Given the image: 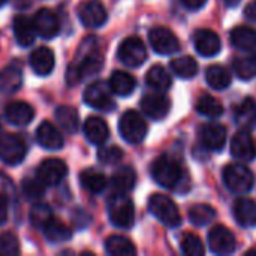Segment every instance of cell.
Instances as JSON below:
<instances>
[{
    "label": "cell",
    "mask_w": 256,
    "mask_h": 256,
    "mask_svg": "<svg viewBox=\"0 0 256 256\" xmlns=\"http://www.w3.org/2000/svg\"><path fill=\"white\" fill-rule=\"evenodd\" d=\"M98 42L96 38L90 36L87 38L82 45H81V52L76 57V62L72 63V66L69 68L68 72V82L69 84H76L81 80L98 74L102 69V63H104V57L102 54L98 51L96 48Z\"/></svg>",
    "instance_id": "cell-1"
},
{
    "label": "cell",
    "mask_w": 256,
    "mask_h": 256,
    "mask_svg": "<svg viewBox=\"0 0 256 256\" xmlns=\"http://www.w3.org/2000/svg\"><path fill=\"white\" fill-rule=\"evenodd\" d=\"M153 180L168 189L176 188L180 180L183 178V171L182 166L177 160H174L170 156H159L150 168Z\"/></svg>",
    "instance_id": "cell-2"
},
{
    "label": "cell",
    "mask_w": 256,
    "mask_h": 256,
    "mask_svg": "<svg viewBox=\"0 0 256 256\" xmlns=\"http://www.w3.org/2000/svg\"><path fill=\"white\" fill-rule=\"evenodd\" d=\"M148 210L168 228H177L182 224V216L176 202L164 194H154L150 196Z\"/></svg>",
    "instance_id": "cell-3"
},
{
    "label": "cell",
    "mask_w": 256,
    "mask_h": 256,
    "mask_svg": "<svg viewBox=\"0 0 256 256\" xmlns=\"http://www.w3.org/2000/svg\"><path fill=\"white\" fill-rule=\"evenodd\" d=\"M108 216L114 226L120 230H129L135 222L134 202L126 196V194H117L108 202Z\"/></svg>",
    "instance_id": "cell-4"
},
{
    "label": "cell",
    "mask_w": 256,
    "mask_h": 256,
    "mask_svg": "<svg viewBox=\"0 0 256 256\" xmlns=\"http://www.w3.org/2000/svg\"><path fill=\"white\" fill-rule=\"evenodd\" d=\"M224 183L231 192L243 195L254 188L255 178L252 171L244 165L230 164L224 168Z\"/></svg>",
    "instance_id": "cell-5"
},
{
    "label": "cell",
    "mask_w": 256,
    "mask_h": 256,
    "mask_svg": "<svg viewBox=\"0 0 256 256\" xmlns=\"http://www.w3.org/2000/svg\"><path fill=\"white\" fill-rule=\"evenodd\" d=\"M118 130L129 144H140L147 135V123L140 112L129 110L120 117Z\"/></svg>",
    "instance_id": "cell-6"
},
{
    "label": "cell",
    "mask_w": 256,
    "mask_h": 256,
    "mask_svg": "<svg viewBox=\"0 0 256 256\" xmlns=\"http://www.w3.org/2000/svg\"><path fill=\"white\" fill-rule=\"evenodd\" d=\"M117 56L123 64L129 68H140L147 60V48L140 38L130 36L120 44Z\"/></svg>",
    "instance_id": "cell-7"
},
{
    "label": "cell",
    "mask_w": 256,
    "mask_h": 256,
    "mask_svg": "<svg viewBox=\"0 0 256 256\" xmlns=\"http://www.w3.org/2000/svg\"><path fill=\"white\" fill-rule=\"evenodd\" d=\"M84 102L99 111H112L116 108V102L111 96L110 84H105L104 81H96L90 84L84 92Z\"/></svg>",
    "instance_id": "cell-8"
},
{
    "label": "cell",
    "mask_w": 256,
    "mask_h": 256,
    "mask_svg": "<svg viewBox=\"0 0 256 256\" xmlns=\"http://www.w3.org/2000/svg\"><path fill=\"white\" fill-rule=\"evenodd\" d=\"M27 153V144L15 134H4L0 136V159L6 165H18Z\"/></svg>",
    "instance_id": "cell-9"
},
{
    "label": "cell",
    "mask_w": 256,
    "mask_h": 256,
    "mask_svg": "<svg viewBox=\"0 0 256 256\" xmlns=\"http://www.w3.org/2000/svg\"><path fill=\"white\" fill-rule=\"evenodd\" d=\"M208 246L216 255H231L237 248V240L226 226L216 225L208 232Z\"/></svg>",
    "instance_id": "cell-10"
},
{
    "label": "cell",
    "mask_w": 256,
    "mask_h": 256,
    "mask_svg": "<svg viewBox=\"0 0 256 256\" xmlns=\"http://www.w3.org/2000/svg\"><path fill=\"white\" fill-rule=\"evenodd\" d=\"M148 40L154 52L168 56L180 50V42L177 36L166 27H154L148 33Z\"/></svg>",
    "instance_id": "cell-11"
},
{
    "label": "cell",
    "mask_w": 256,
    "mask_h": 256,
    "mask_svg": "<svg viewBox=\"0 0 256 256\" xmlns=\"http://www.w3.org/2000/svg\"><path fill=\"white\" fill-rule=\"evenodd\" d=\"M68 174V165L62 159H45L38 166V178L45 186H57Z\"/></svg>",
    "instance_id": "cell-12"
},
{
    "label": "cell",
    "mask_w": 256,
    "mask_h": 256,
    "mask_svg": "<svg viewBox=\"0 0 256 256\" xmlns=\"http://www.w3.org/2000/svg\"><path fill=\"white\" fill-rule=\"evenodd\" d=\"M80 21L88 28H98L106 22V9L104 8L100 0H88L84 2L78 10Z\"/></svg>",
    "instance_id": "cell-13"
},
{
    "label": "cell",
    "mask_w": 256,
    "mask_h": 256,
    "mask_svg": "<svg viewBox=\"0 0 256 256\" xmlns=\"http://www.w3.org/2000/svg\"><path fill=\"white\" fill-rule=\"evenodd\" d=\"M33 24H34L36 33L44 39H52L60 32L58 16L51 9H46V8H42L34 14Z\"/></svg>",
    "instance_id": "cell-14"
},
{
    "label": "cell",
    "mask_w": 256,
    "mask_h": 256,
    "mask_svg": "<svg viewBox=\"0 0 256 256\" xmlns=\"http://www.w3.org/2000/svg\"><path fill=\"white\" fill-rule=\"evenodd\" d=\"M141 110L152 120H162L168 116V112L171 110V102L165 94L152 93V94H147L142 98Z\"/></svg>",
    "instance_id": "cell-15"
},
{
    "label": "cell",
    "mask_w": 256,
    "mask_h": 256,
    "mask_svg": "<svg viewBox=\"0 0 256 256\" xmlns=\"http://www.w3.org/2000/svg\"><path fill=\"white\" fill-rule=\"evenodd\" d=\"M202 146L212 152H220L226 142V128L220 123H207L200 130Z\"/></svg>",
    "instance_id": "cell-16"
},
{
    "label": "cell",
    "mask_w": 256,
    "mask_h": 256,
    "mask_svg": "<svg viewBox=\"0 0 256 256\" xmlns=\"http://www.w3.org/2000/svg\"><path fill=\"white\" fill-rule=\"evenodd\" d=\"M194 45H195V50L202 57H213L222 48V42H220V38L218 36V33H214L213 30H208V28H200L195 32Z\"/></svg>",
    "instance_id": "cell-17"
},
{
    "label": "cell",
    "mask_w": 256,
    "mask_h": 256,
    "mask_svg": "<svg viewBox=\"0 0 256 256\" xmlns=\"http://www.w3.org/2000/svg\"><path fill=\"white\" fill-rule=\"evenodd\" d=\"M231 154L244 162H250L256 158V144L249 130H240L234 135L231 142Z\"/></svg>",
    "instance_id": "cell-18"
},
{
    "label": "cell",
    "mask_w": 256,
    "mask_h": 256,
    "mask_svg": "<svg viewBox=\"0 0 256 256\" xmlns=\"http://www.w3.org/2000/svg\"><path fill=\"white\" fill-rule=\"evenodd\" d=\"M36 141L39 146H42L46 150H58L63 147L64 141L58 129L50 123V122H42L38 129H36Z\"/></svg>",
    "instance_id": "cell-19"
},
{
    "label": "cell",
    "mask_w": 256,
    "mask_h": 256,
    "mask_svg": "<svg viewBox=\"0 0 256 256\" xmlns=\"http://www.w3.org/2000/svg\"><path fill=\"white\" fill-rule=\"evenodd\" d=\"M54 63H56V58H54V52L51 48H46V46H39L36 48L32 56H30V64H32V69L36 75L39 76H46L52 72L54 69Z\"/></svg>",
    "instance_id": "cell-20"
},
{
    "label": "cell",
    "mask_w": 256,
    "mask_h": 256,
    "mask_svg": "<svg viewBox=\"0 0 256 256\" xmlns=\"http://www.w3.org/2000/svg\"><path fill=\"white\" fill-rule=\"evenodd\" d=\"M4 117L14 126H27L34 117V110L27 102H10L4 108Z\"/></svg>",
    "instance_id": "cell-21"
},
{
    "label": "cell",
    "mask_w": 256,
    "mask_h": 256,
    "mask_svg": "<svg viewBox=\"0 0 256 256\" xmlns=\"http://www.w3.org/2000/svg\"><path fill=\"white\" fill-rule=\"evenodd\" d=\"M234 218L240 226H256V202L249 198H238L234 204Z\"/></svg>",
    "instance_id": "cell-22"
},
{
    "label": "cell",
    "mask_w": 256,
    "mask_h": 256,
    "mask_svg": "<svg viewBox=\"0 0 256 256\" xmlns=\"http://www.w3.org/2000/svg\"><path fill=\"white\" fill-rule=\"evenodd\" d=\"M22 82L21 69L15 64H9L0 70V96H9L15 93Z\"/></svg>",
    "instance_id": "cell-23"
},
{
    "label": "cell",
    "mask_w": 256,
    "mask_h": 256,
    "mask_svg": "<svg viewBox=\"0 0 256 256\" xmlns=\"http://www.w3.org/2000/svg\"><path fill=\"white\" fill-rule=\"evenodd\" d=\"M84 134L92 144L102 146L110 136V129L100 117H88L84 122Z\"/></svg>",
    "instance_id": "cell-24"
},
{
    "label": "cell",
    "mask_w": 256,
    "mask_h": 256,
    "mask_svg": "<svg viewBox=\"0 0 256 256\" xmlns=\"http://www.w3.org/2000/svg\"><path fill=\"white\" fill-rule=\"evenodd\" d=\"M236 123L243 130H252L256 128V104L252 98H246L237 105Z\"/></svg>",
    "instance_id": "cell-25"
},
{
    "label": "cell",
    "mask_w": 256,
    "mask_h": 256,
    "mask_svg": "<svg viewBox=\"0 0 256 256\" xmlns=\"http://www.w3.org/2000/svg\"><path fill=\"white\" fill-rule=\"evenodd\" d=\"M36 34L38 33H36L33 20H28L24 15L15 16V20H14V36L21 46L32 45L34 42Z\"/></svg>",
    "instance_id": "cell-26"
},
{
    "label": "cell",
    "mask_w": 256,
    "mask_h": 256,
    "mask_svg": "<svg viewBox=\"0 0 256 256\" xmlns=\"http://www.w3.org/2000/svg\"><path fill=\"white\" fill-rule=\"evenodd\" d=\"M232 46L240 51H252L256 48V30L248 26L236 27L230 34Z\"/></svg>",
    "instance_id": "cell-27"
},
{
    "label": "cell",
    "mask_w": 256,
    "mask_h": 256,
    "mask_svg": "<svg viewBox=\"0 0 256 256\" xmlns=\"http://www.w3.org/2000/svg\"><path fill=\"white\" fill-rule=\"evenodd\" d=\"M110 88L112 93L118 94V96H129L134 93L135 87H136V81L135 78L123 70H116L112 72V75L110 76Z\"/></svg>",
    "instance_id": "cell-28"
},
{
    "label": "cell",
    "mask_w": 256,
    "mask_h": 256,
    "mask_svg": "<svg viewBox=\"0 0 256 256\" xmlns=\"http://www.w3.org/2000/svg\"><path fill=\"white\" fill-rule=\"evenodd\" d=\"M135 182H136V174L132 166H120L111 178V184L117 194L130 192L135 188Z\"/></svg>",
    "instance_id": "cell-29"
},
{
    "label": "cell",
    "mask_w": 256,
    "mask_h": 256,
    "mask_svg": "<svg viewBox=\"0 0 256 256\" xmlns=\"http://www.w3.org/2000/svg\"><path fill=\"white\" fill-rule=\"evenodd\" d=\"M206 81L214 90H225L230 87L232 76L226 68L219 66V64H213L206 70Z\"/></svg>",
    "instance_id": "cell-30"
},
{
    "label": "cell",
    "mask_w": 256,
    "mask_h": 256,
    "mask_svg": "<svg viewBox=\"0 0 256 256\" xmlns=\"http://www.w3.org/2000/svg\"><path fill=\"white\" fill-rule=\"evenodd\" d=\"M56 120H57L58 126L68 134H75L78 130L80 118H78V112L74 106H69V105L58 106L56 110Z\"/></svg>",
    "instance_id": "cell-31"
},
{
    "label": "cell",
    "mask_w": 256,
    "mask_h": 256,
    "mask_svg": "<svg viewBox=\"0 0 256 256\" xmlns=\"http://www.w3.org/2000/svg\"><path fill=\"white\" fill-rule=\"evenodd\" d=\"M170 68L177 76H180L183 80L194 78L198 74V69H200L196 60L194 57H190V56H182V57L172 58L171 63H170Z\"/></svg>",
    "instance_id": "cell-32"
},
{
    "label": "cell",
    "mask_w": 256,
    "mask_h": 256,
    "mask_svg": "<svg viewBox=\"0 0 256 256\" xmlns=\"http://www.w3.org/2000/svg\"><path fill=\"white\" fill-rule=\"evenodd\" d=\"M42 231H44L45 238L51 243H64L72 237L70 228L54 218L42 228Z\"/></svg>",
    "instance_id": "cell-33"
},
{
    "label": "cell",
    "mask_w": 256,
    "mask_h": 256,
    "mask_svg": "<svg viewBox=\"0 0 256 256\" xmlns=\"http://www.w3.org/2000/svg\"><path fill=\"white\" fill-rule=\"evenodd\" d=\"M146 81L152 88L162 90V92L168 90L172 84V78H171L170 72L160 64H154L148 69V72L146 75Z\"/></svg>",
    "instance_id": "cell-34"
},
{
    "label": "cell",
    "mask_w": 256,
    "mask_h": 256,
    "mask_svg": "<svg viewBox=\"0 0 256 256\" xmlns=\"http://www.w3.org/2000/svg\"><path fill=\"white\" fill-rule=\"evenodd\" d=\"M81 184L90 194H100L106 189V177L98 170H86L80 176Z\"/></svg>",
    "instance_id": "cell-35"
},
{
    "label": "cell",
    "mask_w": 256,
    "mask_h": 256,
    "mask_svg": "<svg viewBox=\"0 0 256 256\" xmlns=\"http://www.w3.org/2000/svg\"><path fill=\"white\" fill-rule=\"evenodd\" d=\"M105 250L112 256H132L136 254L132 242L123 236H111L105 242Z\"/></svg>",
    "instance_id": "cell-36"
},
{
    "label": "cell",
    "mask_w": 256,
    "mask_h": 256,
    "mask_svg": "<svg viewBox=\"0 0 256 256\" xmlns=\"http://www.w3.org/2000/svg\"><path fill=\"white\" fill-rule=\"evenodd\" d=\"M196 111L201 116H206L210 118H218L224 114V106L216 98H213L210 94H201L196 100Z\"/></svg>",
    "instance_id": "cell-37"
},
{
    "label": "cell",
    "mask_w": 256,
    "mask_h": 256,
    "mask_svg": "<svg viewBox=\"0 0 256 256\" xmlns=\"http://www.w3.org/2000/svg\"><path fill=\"white\" fill-rule=\"evenodd\" d=\"M216 218V210L207 204H196L189 210V219L195 226H206Z\"/></svg>",
    "instance_id": "cell-38"
},
{
    "label": "cell",
    "mask_w": 256,
    "mask_h": 256,
    "mask_svg": "<svg viewBox=\"0 0 256 256\" xmlns=\"http://www.w3.org/2000/svg\"><path fill=\"white\" fill-rule=\"evenodd\" d=\"M236 74L242 80H252L256 76V51L248 57H238L234 62Z\"/></svg>",
    "instance_id": "cell-39"
},
{
    "label": "cell",
    "mask_w": 256,
    "mask_h": 256,
    "mask_svg": "<svg viewBox=\"0 0 256 256\" xmlns=\"http://www.w3.org/2000/svg\"><path fill=\"white\" fill-rule=\"evenodd\" d=\"M52 218H54L52 216V210L46 204H42V202L34 204L33 208L30 210V222L36 228H40L42 230Z\"/></svg>",
    "instance_id": "cell-40"
},
{
    "label": "cell",
    "mask_w": 256,
    "mask_h": 256,
    "mask_svg": "<svg viewBox=\"0 0 256 256\" xmlns=\"http://www.w3.org/2000/svg\"><path fill=\"white\" fill-rule=\"evenodd\" d=\"M182 250L188 256H202L206 254L201 238L195 234H186L182 240Z\"/></svg>",
    "instance_id": "cell-41"
},
{
    "label": "cell",
    "mask_w": 256,
    "mask_h": 256,
    "mask_svg": "<svg viewBox=\"0 0 256 256\" xmlns=\"http://www.w3.org/2000/svg\"><path fill=\"white\" fill-rule=\"evenodd\" d=\"M44 188L45 184L39 180V178H33V177H27L22 180V194L27 200H39L44 195Z\"/></svg>",
    "instance_id": "cell-42"
},
{
    "label": "cell",
    "mask_w": 256,
    "mask_h": 256,
    "mask_svg": "<svg viewBox=\"0 0 256 256\" xmlns=\"http://www.w3.org/2000/svg\"><path fill=\"white\" fill-rule=\"evenodd\" d=\"M98 158L100 162L104 164H117L118 160H122L123 158V152L120 147L117 146H108V147H100L99 152H98Z\"/></svg>",
    "instance_id": "cell-43"
},
{
    "label": "cell",
    "mask_w": 256,
    "mask_h": 256,
    "mask_svg": "<svg viewBox=\"0 0 256 256\" xmlns=\"http://www.w3.org/2000/svg\"><path fill=\"white\" fill-rule=\"evenodd\" d=\"M18 254H20L18 238L10 232L3 234L0 237V255H18Z\"/></svg>",
    "instance_id": "cell-44"
},
{
    "label": "cell",
    "mask_w": 256,
    "mask_h": 256,
    "mask_svg": "<svg viewBox=\"0 0 256 256\" xmlns=\"http://www.w3.org/2000/svg\"><path fill=\"white\" fill-rule=\"evenodd\" d=\"M0 192L6 198H10V200H15V196H16V192H15V188L12 184V180L9 177H6L3 172H0Z\"/></svg>",
    "instance_id": "cell-45"
},
{
    "label": "cell",
    "mask_w": 256,
    "mask_h": 256,
    "mask_svg": "<svg viewBox=\"0 0 256 256\" xmlns=\"http://www.w3.org/2000/svg\"><path fill=\"white\" fill-rule=\"evenodd\" d=\"M8 219V198L0 192V226Z\"/></svg>",
    "instance_id": "cell-46"
},
{
    "label": "cell",
    "mask_w": 256,
    "mask_h": 256,
    "mask_svg": "<svg viewBox=\"0 0 256 256\" xmlns=\"http://www.w3.org/2000/svg\"><path fill=\"white\" fill-rule=\"evenodd\" d=\"M182 2L190 10H198V9H201L207 3V0H182Z\"/></svg>",
    "instance_id": "cell-47"
},
{
    "label": "cell",
    "mask_w": 256,
    "mask_h": 256,
    "mask_svg": "<svg viewBox=\"0 0 256 256\" xmlns=\"http://www.w3.org/2000/svg\"><path fill=\"white\" fill-rule=\"evenodd\" d=\"M244 15H246L249 20L256 21V0L250 2V3L246 6V9H244Z\"/></svg>",
    "instance_id": "cell-48"
},
{
    "label": "cell",
    "mask_w": 256,
    "mask_h": 256,
    "mask_svg": "<svg viewBox=\"0 0 256 256\" xmlns=\"http://www.w3.org/2000/svg\"><path fill=\"white\" fill-rule=\"evenodd\" d=\"M225 2V4L226 6H230V8H236V6H238L240 4V2L242 0H224Z\"/></svg>",
    "instance_id": "cell-49"
},
{
    "label": "cell",
    "mask_w": 256,
    "mask_h": 256,
    "mask_svg": "<svg viewBox=\"0 0 256 256\" xmlns=\"http://www.w3.org/2000/svg\"><path fill=\"white\" fill-rule=\"evenodd\" d=\"M6 2H8V0H0V8H2V6H3V4L6 3Z\"/></svg>",
    "instance_id": "cell-50"
}]
</instances>
